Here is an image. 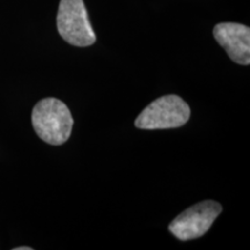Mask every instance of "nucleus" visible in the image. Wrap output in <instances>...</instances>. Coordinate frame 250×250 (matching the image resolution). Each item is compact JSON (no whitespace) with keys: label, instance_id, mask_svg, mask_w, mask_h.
I'll return each instance as SVG.
<instances>
[{"label":"nucleus","instance_id":"nucleus-3","mask_svg":"<svg viewBox=\"0 0 250 250\" xmlns=\"http://www.w3.org/2000/svg\"><path fill=\"white\" fill-rule=\"evenodd\" d=\"M57 29L59 35L74 46L85 48L96 41L83 0H61Z\"/></svg>","mask_w":250,"mask_h":250},{"label":"nucleus","instance_id":"nucleus-4","mask_svg":"<svg viewBox=\"0 0 250 250\" xmlns=\"http://www.w3.org/2000/svg\"><path fill=\"white\" fill-rule=\"evenodd\" d=\"M221 211L223 208L218 202L197 203L171 221L169 232L181 241L198 239L210 229Z\"/></svg>","mask_w":250,"mask_h":250},{"label":"nucleus","instance_id":"nucleus-6","mask_svg":"<svg viewBox=\"0 0 250 250\" xmlns=\"http://www.w3.org/2000/svg\"><path fill=\"white\" fill-rule=\"evenodd\" d=\"M14 250H33L31 247H18V248H14Z\"/></svg>","mask_w":250,"mask_h":250},{"label":"nucleus","instance_id":"nucleus-2","mask_svg":"<svg viewBox=\"0 0 250 250\" xmlns=\"http://www.w3.org/2000/svg\"><path fill=\"white\" fill-rule=\"evenodd\" d=\"M189 104L177 95H165L148 104L137 117L134 125L138 129L160 130L182 126L189 121Z\"/></svg>","mask_w":250,"mask_h":250},{"label":"nucleus","instance_id":"nucleus-1","mask_svg":"<svg viewBox=\"0 0 250 250\" xmlns=\"http://www.w3.org/2000/svg\"><path fill=\"white\" fill-rule=\"evenodd\" d=\"M31 123L37 136L50 145H62L70 138L73 118L64 102L55 98L41 100L31 112Z\"/></svg>","mask_w":250,"mask_h":250},{"label":"nucleus","instance_id":"nucleus-5","mask_svg":"<svg viewBox=\"0 0 250 250\" xmlns=\"http://www.w3.org/2000/svg\"><path fill=\"white\" fill-rule=\"evenodd\" d=\"M213 35L234 62L246 66L250 64L249 27L235 22L218 23L213 29Z\"/></svg>","mask_w":250,"mask_h":250}]
</instances>
